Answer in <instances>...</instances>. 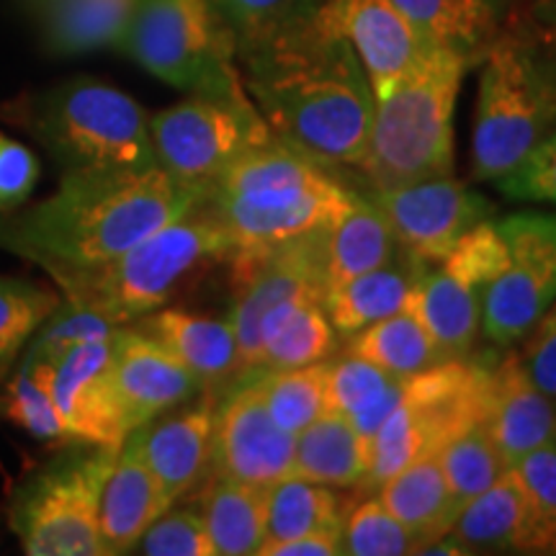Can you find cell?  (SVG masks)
<instances>
[{
    "mask_svg": "<svg viewBox=\"0 0 556 556\" xmlns=\"http://www.w3.org/2000/svg\"><path fill=\"white\" fill-rule=\"evenodd\" d=\"M242 83L276 139L332 168H358L368 148L374 90L358 54L323 0L238 41Z\"/></svg>",
    "mask_w": 556,
    "mask_h": 556,
    "instance_id": "1",
    "label": "cell"
},
{
    "mask_svg": "<svg viewBox=\"0 0 556 556\" xmlns=\"http://www.w3.org/2000/svg\"><path fill=\"white\" fill-rule=\"evenodd\" d=\"M206 191L148 170H62L39 204L0 212V250L41 270L99 266L204 204Z\"/></svg>",
    "mask_w": 556,
    "mask_h": 556,
    "instance_id": "2",
    "label": "cell"
},
{
    "mask_svg": "<svg viewBox=\"0 0 556 556\" xmlns=\"http://www.w3.org/2000/svg\"><path fill=\"white\" fill-rule=\"evenodd\" d=\"M235 240L212 201L155 229L127 253L99 266L50 268L60 296L114 325H131L170 302L199 268L229 258Z\"/></svg>",
    "mask_w": 556,
    "mask_h": 556,
    "instance_id": "3",
    "label": "cell"
},
{
    "mask_svg": "<svg viewBox=\"0 0 556 556\" xmlns=\"http://www.w3.org/2000/svg\"><path fill=\"white\" fill-rule=\"evenodd\" d=\"M469 65L435 50L374 103L368 148L358 168L374 191L454 173V111Z\"/></svg>",
    "mask_w": 556,
    "mask_h": 556,
    "instance_id": "4",
    "label": "cell"
},
{
    "mask_svg": "<svg viewBox=\"0 0 556 556\" xmlns=\"http://www.w3.org/2000/svg\"><path fill=\"white\" fill-rule=\"evenodd\" d=\"M556 127V62L516 34H500L482 58L471 131V176L497 184Z\"/></svg>",
    "mask_w": 556,
    "mask_h": 556,
    "instance_id": "5",
    "label": "cell"
},
{
    "mask_svg": "<svg viewBox=\"0 0 556 556\" xmlns=\"http://www.w3.org/2000/svg\"><path fill=\"white\" fill-rule=\"evenodd\" d=\"M26 127L62 170L155 168L150 116L116 86L73 78L31 96Z\"/></svg>",
    "mask_w": 556,
    "mask_h": 556,
    "instance_id": "6",
    "label": "cell"
},
{
    "mask_svg": "<svg viewBox=\"0 0 556 556\" xmlns=\"http://www.w3.org/2000/svg\"><path fill=\"white\" fill-rule=\"evenodd\" d=\"M119 448L65 443L58 456L21 479L9 520L26 554L106 556L99 505Z\"/></svg>",
    "mask_w": 556,
    "mask_h": 556,
    "instance_id": "7",
    "label": "cell"
},
{
    "mask_svg": "<svg viewBox=\"0 0 556 556\" xmlns=\"http://www.w3.org/2000/svg\"><path fill=\"white\" fill-rule=\"evenodd\" d=\"M119 50L186 93L245 86L235 65L238 37L212 0H137Z\"/></svg>",
    "mask_w": 556,
    "mask_h": 556,
    "instance_id": "8",
    "label": "cell"
},
{
    "mask_svg": "<svg viewBox=\"0 0 556 556\" xmlns=\"http://www.w3.org/2000/svg\"><path fill=\"white\" fill-rule=\"evenodd\" d=\"M150 137L160 168L206 193L240 155L276 139L245 86L189 93L150 116Z\"/></svg>",
    "mask_w": 556,
    "mask_h": 556,
    "instance_id": "9",
    "label": "cell"
},
{
    "mask_svg": "<svg viewBox=\"0 0 556 556\" xmlns=\"http://www.w3.org/2000/svg\"><path fill=\"white\" fill-rule=\"evenodd\" d=\"M484 368L441 361L405 379L400 405L368 446L364 484L381 486L417 458L435 454L451 435L482 420Z\"/></svg>",
    "mask_w": 556,
    "mask_h": 556,
    "instance_id": "10",
    "label": "cell"
},
{
    "mask_svg": "<svg viewBox=\"0 0 556 556\" xmlns=\"http://www.w3.org/2000/svg\"><path fill=\"white\" fill-rule=\"evenodd\" d=\"M505 263L482 294V332L513 345L556 299V214L518 212L497 222Z\"/></svg>",
    "mask_w": 556,
    "mask_h": 556,
    "instance_id": "11",
    "label": "cell"
},
{
    "mask_svg": "<svg viewBox=\"0 0 556 556\" xmlns=\"http://www.w3.org/2000/svg\"><path fill=\"white\" fill-rule=\"evenodd\" d=\"M325 235L328 229L283 242V245L229 253L227 261L232 266L235 287L229 323L238 336L242 377L261 371V323L266 312L291 296L323 299Z\"/></svg>",
    "mask_w": 556,
    "mask_h": 556,
    "instance_id": "12",
    "label": "cell"
},
{
    "mask_svg": "<svg viewBox=\"0 0 556 556\" xmlns=\"http://www.w3.org/2000/svg\"><path fill=\"white\" fill-rule=\"evenodd\" d=\"M242 379L214 405L212 477L266 490L294 475L296 435L270 417L255 374Z\"/></svg>",
    "mask_w": 556,
    "mask_h": 556,
    "instance_id": "13",
    "label": "cell"
},
{
    "mask_svg": "<svg viewBox=\"0 0 556 556\" xmlns=\"http://www.w3.org/2000/svg\"><path fill=\"white\" fill-rule=\"evenodd\" d=\"M374 204L384 212L397 245L426 266L446 258L456 242L492 212L484 197L454 176L377 191Z\"/></svg>",
    "mask_w": 556,
    "mask_h": 556,
    "instance_id": "14",
    "label": "cell"
},
{
    "mask_svg": "<svg viewBox=\"0 0 556 556\" xmlns=\"http://www.w3.org/2000/svg\"><path fill=\"white\" fill-rule=\"evenodd\" d=\"M111 348L114 336L83 340L52 366V402L73 443L119 448L129 435L114 387Z\"/></svg>",
    "mask_w": 556,
    "mask_h": 556,
    "instance_id": "15",
    "label": "cell"
},
{
    "mask_svg": "<svg viewBox=\"0 0 556 556\" xmlns=\"http://www.w3.org/2000/svg\"><path fill=\"white\" fill-rule=\"evenodd\" d=\"M323 11L358 54L374 99L389 93L435 50L394 0H323Z\"/></svg>",
    "mask_w": 556,
    "mask_h": 556,
    "instance_id": "16",
    "label": "cell"
},
{
    "mask_svg": "<svg viewBox=\"0 0 556 556\" xmlns=\"http://www.w3.org/2000/svg\"><path fill=\"white\" fill-rule=\"evenodd\" d=\"M111 368L129 433L204 392L201 381L168 348L135 325L116 328Z\"/></svg>",
    "mask_w": 556,
    "mask_h": 556,
    "instance_id": "17",
    "label": "cell"
},
{
    "mask_svg": "<svg viewBox=\"0 0 556 556\" xmlns=\"http://www.w3.org/2000/svg\"><path fill=\"white\" fill-rule=\"evenodd\" d=\"M482 422L507 467L556 443V402L536 387L520 353L484 366Z\"/></svg>",
    "mask_w": 556,
    "mask_h": 556,
    "instance_id": "18",
    "label": "cell"
},
{
    "mask_svg": "<svg viewBox=\"0 0 556 556\" xmlns=\"http://www.w3.org/2000/svg\"><path fill=\"white\" fill-rule=\"evenodd\" d=\"M356 193L340 184L274 201V204H245V201L208 197L232 232L235 250L274 248L307 238V235L325 232L356 204Z\"/></svg>",
    "mask_w": 556,
    "mask_h": 556,
    "instance_id": "19",
    "label": "cell"
},
{
    "mask_svg": "<svg viewBox=\"0 0 556 556\" xmlns=\"http://www.w3.org/2000/svg\"><path fill=\"white\" fill-rule=\"evenodd\" d=\"M212 428L214 402L206 400L170 415L163 413L129 433L170 505L212 471Z\"/></svg>",
    "mask_w": 556,
    "mask_h": 556,
    "instance_id": "20",
    "label": "cell"
},
{
    "mask_svg": "<svg viewBox=\"0 0 556 556\" xmlns=\"http://www.w3.org/2000/svg\"><path fill=\"white\" fill-rule=\"evenodd\" d=\"M168 507L173 505L160 490L155 475L144 464L137 441L127 435L101 492L99 531L103 554L114 556L135 552L142 533Z\"/></svg>",
    "mask_w": 556,
    "mask_h": 556,
    "instance_id": "21",
    "label": "cell"
},
{
    "mask_svg": "<svg viewBox=\"0 0 556 556\" xmlns=\"http://www.w3.org/2000/svg\"><path fill=\"white\" fill-rule=\"evenodd\" d=\"M131 325L168 348L206 392L242 377L238 336L229 319L160 307Z\"/></svg>",
    "mask_w": 556,
    "mask_h": 556,
    "instance_id": "22",
    "label": "cell"
},
{
    "mask_svg": "<svg viewBox=\"0 0 556 556\" xmlns=\"http://www.w3.org/2000/svg\"><path fill=\"white\" fill-rule=\"evenodd\" d=\"M338 184L323 165L302 152L287 148L281 139L248 150L222 173L208 197L245 201V204H274L299 193L328 189Z\"/></svg>",
    "mask_w": 556,
    "mask_h": 556,
    "instance_id": "23",
    "label": "cell"
},
{
    "mask_svg": "<svg viewBox=\"0 0 556 556\" xmlns=\"http://www.w3.org/2000/svg\"><path fill=\"white\" fill-rule=\"evenodd\" d=\"M407 309L426 325L446 361H464L482 328V291L435 263H422L409 289Z\"/></svg>",
    "mask_w": 556,
    "mask_h": 556,
    "instance_id": "24",
    "label": "cell"
},
{
    "mask_svg": "<svg viewBox=\"0 0 556 556\" xmlns=\"http://www.w3.org/2000/svg\"><path fill=\"white\" fill-rule=\"evenodd\" d=\"M336 328L319 296H291L266 312L261 323V371H281L328 361Z\"/></svg>",
    "mask_w": 556,
    "mask_h": 556,
    "instance_id": "25",
    "label": "cell"
},
{
    "mask_svg": "<svg viewBox=\"0 0 556 556\" xmlns=\"http://www.w3.org/2000/svg\"><path fill=\"white\" fill-rule=\"evenodd\" d=\"M451 536L475 552H520L526 554L528 500L516 469H507L495 484L486 486L458 510Z\"/></svg>",
    "mask_w": 556,
    "mask_h": 556,
    "instance_id": "26",
    "label": "cell"
},
{
    "mask_svg": "<svg viewBox=\"0 0 556 556\" xmlns=\"http://www.w3.org/2000/svg\"><path fill=\"white\" fill-rule=\"evenodd\" d=\"M379 500L420 539L422 548L451 533L458 507L435 454L417 458L379 486ZM422 554V552H420Z\"/></svg>",
    "mask_w": 556,
    "mask_h": 556,
    "instance_id": "27",
    "label": "cell"
},
{
    "mask_svg": "<svg viewBox=\"0 0 556 556\" xmlns=\"http://www.w3.org/2000/svg\"><path fill=\"white\" fill-rule=\"evenodd\" d=\"M137 0H54L41 13V45L58 58H78L96 50H119Z\"/></svg>",
    "mask_w": 556,
    "mask_h": 556,
    "instance_id": "28",
    "label": "cell"
},
{
    "mask_svg": "<svg viewBox=\"0 0 556 556\" xmlns=\"http://www.w3.org/2000/svg\"><path fill=\"white\" fill-rule=\"evenodd\" d=\"M438 50L454 52L467 65L482 62L500 37L497 0H394Z\"/></svg>",
    "mask_w": 556,
    "mask_h": 556,
    "instance_id": "29",
    "label": "cell"
},
{
    "mask_svg": "<svg viewBox=\"0 0 556 556\" xmlns=\"http://www.w3.org/2000/svg\"><path fill=\"white\" fill-rule=\"evenodd\" d=\"M405 379L379 368L371 361L345 351V356L328 364V413L343 415L366 448L381 422L400 405Z\"/></svg>",
    "mask_w": 556,
    "mask_h": 556,
    "instance_id": "30",
    "label": "cell"
},
{
    "mask_svg": "<svg viewBox=\"0 0 556 556\" xmlns=\"http://www.w3.org/2000/svg\"><path fill=\"white\" fill-rule=\"evenodd\" d=\"M397 238L374 201L356 199L325 235V291L394 261Z\"/></svg>",
    "mask_w": 556,
    "mask_h": 556,
    "instance_id": "31",
    "label": "cell"
},
{
    "mask_svg": "<svg viewBox=\"0 0 556 556\" xmlns=\"http://www.w3.org/2000/svg\"><path fill=\"white\" fill-rule=\"evenodd\" d=\"M201 518L217 556H258L266 541V490L214 477L201 492Z\"/></svg>",
    "mask_w": 556,
    "mask_h": 556,
    "instance_id": "32",
    "label": "cell"
},
{
    "mask_svg": "<svg viewBox=\"0 0 556 556\" xmlns=\"http://www.w3.org/2000/svg\"><path fill=\"white\" fill-rule=\"evenodd\" d=\"M294 475L336 490L364 484L368 448L343 415L325 413L296 433Z\"/></svg>",
    "mask_w": 556,
    "mask_h": 556,
    "instance_id": "33",
    "label": "cell"
},
{
    "mask_svg": "<svg viewBox=\"0 0 556 556\" xmlns=\"http://www.w3.org/2000/svg\"><path fill=\"white\" fill-rule=\"evenodd\" d=\"M420 266L422 263L417 261H413V266H397L392 261L325 291L323 307L332 328L340 336H353L379 319L397 315L400 309H405Z\"/></svg>",
    "mask_w": 556,
    "mask_h": 556,
    "instance_id": "34",
    "label": "cell"
},
{
    "mask_svg": "<svg viewBox=\"0 0 556 556\" xmlns=\"http://www.w3.org/2000/svg\"><path fill=\"white\" fill-rule=\"evenodd\" d=\"M348 351L371 361V364L400 379H409L446 361L426 325L407 307L400 309L397 315H389L364 330L353 332Z\"/></svg>",
    "mask_w": 556,
    "mask_h": 556,
    "instance_id": "35",
    "label": "cell"
},
{
    "mask_svg": "<svg viewBox=\"0 0 556 556\" xmlns=\"http://www.w3.org/2000/svg\"><path fill=\"white\" fill-rule=\"evenodd\" d=\"M266 541L294 539L312 531H330L345 523V500L336 486H325L309 479L291 475L281 482L266 486Z\"/></svg>",
    "mask_w": 556,
    "mask_h": 556,
    "instance_id": "36",
    "label": "cell"
},
{
    "mask_svg": "<svg viewBox=\"0 0 556 556\" xmlns=\"http://www.w3.org/2000/svg\"><path fill=\"white\" fill-rule=\"evenodd\" d=\"M255 379L270 417L291 435L302 433L328 413V361L281 371H255Z\"/></svg>",
    "mask_w": 556,
    "mask_h": 556,
    "instance_id": "37",
    "label": "cell"
},
{
    "mask_svg": "<svg viewBox=\"0 0 556 556\" xmlns=\"http://www.w3.org/2000/svg\"><path fill=\"white\" fill-rule=\"evenodd\" d=\"M441 462L443 475H446L451 497L458 510L482 495L486 486H492L505 475L507 462L500 454L495 441L486 433L484 422L477 420L451 435L441 448L435 451Z\"/></svg>",
    "mask_w": 556,
    "mask_h": 556,
    "instance_id": "38",
    "label": "cell"
},
{
    "mask_svg": "<svg viewBox=\"0 0 556 556\" xmlns=\"http://www.w3.org/2000/svg\"><path fill=\"white\" fill-rule=\"evenodd\" d=\"M52 366L34 361L29 356H21L18 364L5 379L3 392V415L26 433L50 443H73L65 422L52 402L50 389Z\"/></svg>",
    "mask_w": 556,
    "mask_h": 556,
    "instance_id": "39",
    "label": "cell"
},
{
    "mask_svg": "<svg viewBox=\"0 0 556 556\" xmlns=\"http://www.w3.org/2000/svg\"><path fill=\"white\" fill-rule=\"evenodd\" d=\"M60 294L24 278L0 276V381L9 379L34 332L58 309Z\"/></svg>",
    "mask_w": 556,
    "mask_h": 556,
    "instance_id": "40",
    "label": "cell"
},
{
    "mask_svg": "<svg viewBox=\"0 0 556 556\" xmlns=\"http://www.w3.org/2000/svg\"><path fill=\"white\" fill-rule=\"evenodd\" d=\"M528 500L526 554H556V443L513 464Z\"/></svg>",
    "mask_w": 556,
    "mask_h": 556,
    "instance_id": "41",
    "label": "cell"
},
{
    "mask_svg": "<svg viewBox=\"0 0 556 556\" xmlns=\"http://www.w3.org/2000/svg\"><path fill=\"white\" fill-rule=\"evenodd\" d=\"M422 544L409 528L387 510L379 497L366 500L348 513L343 523V554L351 556H405L420 554Z\"/></svg>",
    "mask_w": 556,
    "mask_h": 556,
    "instance_id": "42",
    "label": "cell"
},
{
    "mask_svg": "<svg viewBox=\"0 0 556 556\" xmlns=\"http://www.w3.org/2000/svg\"><path fill=\"white\" fill-rule=\"evenodd\" d=\"M116 328H122V325L109 323L106 317L96 315V312L80 309L75 307V304L65 302V299H60L58 309L41 323V328L34 332V338L29 340V345L24 348L21 356H29L34 361H41V364L54 366V361H58L67 348L78 345L83 340L109 338L114 336Z\"/></svg>",
    "mask_w": 556,
    "mask_h": 556,
    "instance_id": "43",
    "label": "cell"
},
{
    "mask_svg": "<svg viewBox=\"0 0 556 556\" xmlns=\"http://www.w3.org/2000/svg\"><path fill=\"white\" fill-rule=\"evenodd\" d=\"M505 255V238L500 235L497 222L484 219L456 242L454 250L441 261V266H446L451 274L464 278V281L484 294L492 278L503 268Z\"/></svg>",
    "mask_w": 556,
    "mask_h": 556,
    "instance_id": "44",
    "label": "cell"
},
{
    "mask_svg": "<svg viewBox=\"0 0 556 556\" xmlns=\"http://www.w3.org/2000/svg\"><path fill=\"white\" fill-rule=\"evenodd\" d=\"M137 548L148 556H217L199 510H168L152 523Z\"/></svg>",
    "mask_w": 556,
    "mask_h": 556,
    "instance_id": "45",
    "label": "cell"
},
{
    "mask_svg": "<svg viewBox=\"0 0 556 556\" xmlns=\"http://www.w3.org/2000/svg\"><path fill=\"white\" fill-rule=\"evenodd\" d=\"M495 186L510 199L556 204V127L523 160L520 168L513 170L507 178L497 180Z\"/></svg>",
    "mask_w": 556,
    "mask_h": 556,
    "instance_id": "46",
    "label": "cell"
},
{
    "mask_svg": "<svg viewBox=\"0 0 556 556\" xmlns=\"http://www.w3.org/2000/svg\"><path fill=\"white\" fill-rule=\"evenodd\" d=\"M238 41L281 24L315 0H212Z\"/></svg>",
    "mask_w": 556,
    "mask_h": 556,
    "instance_id": "47",
    "label": "cell"
},
{
    "mask_svg": "<svg viewBox=\"0 0 556 556\" xmlns=\"http://www.w3.org/2000/svg\"><path fill=\"white\" fill-rule=\"evenodd\" d=\"M39 180V160L26 144L0 135V212L26 204Z\"/></svg>",
    "mask_w": 556,
    "mask_h": 556,
    "instance_id": "48",
    "label": "cell"
},
{
    "mask_svg": "<svg viewBox=\"0 0 556 556\" xmlns=\"http://www.w3.org/2000/svg\"><path fill=\"white\" fill-rule=\"evenodd\" d=\"M526 345L520 351L526 371L536 381L541 392L556 402V299L539 323L523 336Z\"/></svg>",
    "mask_w": 556,
    "mask_h": 556,
    "instance_id": "49",
    "label": "cell"
},
{
    "mask_svg": "<svg viewBox=\"0 0 556 556\" xmlns=\"http://www.w3.org/2000/svg\"><path fill=\"white\" fill-rule=\"evenodd\" d=\"M343 554V528L330 531H312L302 536L274 541L261 546L258 556H338Z\"/></svg>",
    "mask_w": 556,
    "mask_h": 556,
    "instance_id": "50",
    "label": "cell"
},
{
    "mask_svg": "<svg viewBox=\"0 0 556 556\" xmlns=\"http://www.w3.org/2000/svg\"><path fill=\"white\" fill-rule=\"evenodd\" d=\"M18 3H21V9H24L26 13H31V16L39 18L41 13L50 9L54 0H18Z\"/></svg>",
    "mask_w": 556,
    "mask_h": 556,
    "instance_id": "51",
    "label": "cell"
},
{
    "mask_svg": "<svg viewBox=\"0 0 556 556\" xmlns=\"http://www.w3.org/2000/svg\"><path fill=\"white\" fill-rule=\"evenodd\" d=\"M0 415H3V392H0Z\"/></svg>",
    "mask_w": 556,
    "mask_h": 556,
    "instance_id": "52",
    "label": "cell"
}]
</instances>
